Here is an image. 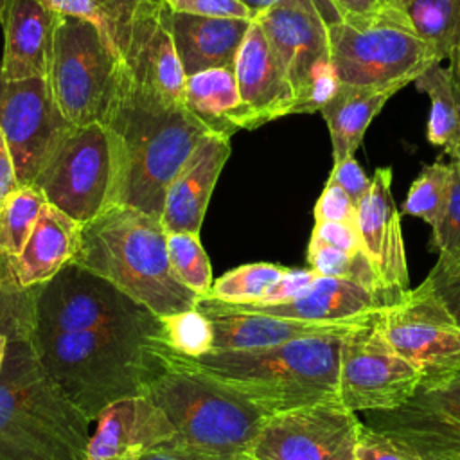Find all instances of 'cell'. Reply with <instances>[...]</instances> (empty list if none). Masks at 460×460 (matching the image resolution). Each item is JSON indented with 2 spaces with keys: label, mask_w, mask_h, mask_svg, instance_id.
<instances>
[{
  "label": "cell",
  "mask_w": 460,
  "mask_h": 460,
  "mask_svg": "<svg viewBox=\"0 0 460 460\" xmlns=\"http://www.w3.org/2000/svg\"><path fill=\"white\" fill-rule=\"evenodd\" d=\"M160 318L75 262L41 286L31 347L66 399L90 420L144 395L162 363Z\"/></svg>",
  "instance_id": "cell-1"
},
{
  "label": "cell",
  "mask_w": 460,
  "mask_h": 460,
  "mask_svg": "<svg viewBox=\"0 0 460 460\" xmlns=\"http://www.w3.org/2000/svg\"><path fill=\"white\" fill-rule=\"evenodd\" d=\"M102 122L117 153L113 205H128L160 219L167 187L210 131L185 106L140 88L119 65Z\"/></svg>",
  "instance_id": "cell-2"
},
{
  "label": "cell",
  "mask_w": 460,
  "mask_h": 460,
  "mask_svg": "<svg viewBox=\"0 0 460 460\" xmlns=\"http://www.w3.org/2000/svg\"><path fill=\"white\" fill-rule=\"evenodd\" d=\"M343 334L309 336L250 350H210L198 358L180 356L158 341L156 354L212 379L271 417L338 399Z\"/></svg>",
  "instance_id": "cell-3"
},
{
  "label": "cell",
  "mask_w": 460,
  "mask_h": 460,
  "mask_svg": "<svg viewBox=\"0 0 460 460\" xmlns=\"http://www.w3.org/2000/svg\"><path fill=\"white\" fill-rule=\"evenodd\" d=\"M72 262L106 279L158 318L194 309L199 298L172 273L160 219L128 205H113L83 225Z\"/></svg>",
  "instance_id": "cell-4"
},
{
  "label": "cell",
  "mask_w": 460,
  "mask_h": 460,
  "mask_svg": "<svg viewBox=\"0 0 460 460\" xmlns=\"http://www.w3.org/2000/svg\"><path fill=\"white\" fill-rule=\"evenodd\" d=\"M156 358L162 368L144 395L164 411L174 429L162 449L189 460H248L268 417L212 379L158 354Z\"/></svg>",
  "instance_id": "cell-5"
},
{
  "label": "cell",
  "mask_w": 460,
  "mask_h": 460,
  "mask_svg": "<svg viewBox=\"0 0 460 460\" xmlns=\"http://www.w3.org/2000/svg\"><path fill=\"white\" fill-rule=\"evenodd\" d=\"M90 420L38 361L31 341L9 343L0 372V460H83Z\"/></svg>",
  "instance_id": "cell-6"
},
{
  "label": "cell",
  "mask_w": 460,
  "mask_h": 460,
  "mask_svg": "<svg viewBox=\"0 0 460 460\" xmlns=\"http://www.w3.org/2000/svg\"><path fill=\"white\" fill-rule=\"evenodd\" d=\"M327 36L331 63L340 84L347 86L408 84L442 63L406 14L394 9L359 23H331Z\"/></svg>",
  "instance_id": "cell-7"
},
{
  "label": "cell",
  "mask_w": 460,
  "mask_h": 460,
  "mask_svg": "<svg viewBox=\"0 0 460 460\" xmlns=\"http://www.w3.org/2000/svg\"><path fill=\"white\" fill-rule=\"evenodd\" d=\"M117 72V58L90 22L58 14L45 81L68 124L102 122Z\"/></svg>",
  "instance_id": "cell-8"
},
{
  "label": "cell",
  "mask_w": 460,
  "mask_h": 460,
  "mask_svg": "<svg viewBox=\"0 0 460 460\" xmlns=\"http://www.w3.org/2000/svg\"><path fill=\"white\" fill-rule=\"evenodd\" d=\"M34 185L45 199L86 225L113 207L117 185V153L104 122L70 126Z\"/></svg>",
  "instance_id": "cell-9"
},
{
  "label": "cell",
  "mask_w": 460,
  "mask_h": 460,
  "mask_svg": "<svg viewBox=\"0 0 460 460\" xmlns=\"http://www.w3.org/2000/svg\"><path fill=\"white\" fill-rule=\"evenodd\" d=\"M377 313L341 338L338 399L356 413L394 410L420 385L419 370L390 345Z\"/></svg>",
  "instance_id": "cell-10"
},
{
  "label": "cell",
  "mask_w": 460,
  "mask_h": 460,
  "mask_svg": "<svg viewBox=\"0 0 460 460\" xmlns=\"http://www.w3.org/2000/svg\"><path fill=\"white\" fill-rule=\"evenodd\" d=\"M390 345L420 374V385L460 372V325L420 282L377 313Z\"/></svg>",
  "instance_id": "cell-11"
},
{
  "label": "cell",
  "mask_w": 460,
  "mask_h": 460,
  "mask_svg": "<svg viewBox=\"0 0 460 460\" xmlns=\"http://www.w3.org/2000/svg\"><path fill=\"white\" fill-rule=\"evenodd\" d=\"M363 422L338 399L266 419L248 460H356Z\"/></svg>",
  "instance_id": "cell-12"
},
{
  "label": "cell",
  "mask_w": 460,
  "mask_h": 460,
  "mask_svg": "<svg viewBox=\"0 0 460 460\" xmlns=\"http://www.w3.org/2000/svg\"><path fill=\"white\" fill-rule=\"evenodd\" d=\"M365 424L420 460H460V372L438 383L419 385L394 410L367 411Z\"/></svg>",
  "instance_id": "cell-13"
},
{
  "label": "cell",
  "mask_w": 460,
  "mask_h": 460,
  "mask_svg": "<svg viewBox=\"0 0 460 460\" xmlns=\"http://www.w3.org/2000/svg\"><path fill=\"white\" fill-rule=\"evenodd\" d=\"M70 126L54 104L45 77H0V129L20 185L34 183Z\"/></svg>",
  "instance_id": "cell-14"
},
{
  "label": "cell",
  "mask_w": 460,
  "mask_h": 460,
  "mask_svg": "<svg viewBox=\"0 0 460 460\" xmlns=\"http://www.w3.org/2000/svg\"><path fill=\"white\" fill-rule=\"evenodd\" d=\"M171 14L162 0H144L119 65L146 92L169 104L185 106L187 75L174 47Z\"/></svg>",
  "instance_id": "cell-15"
},
{
  "label": "cell",
  "mask_w": 460,
  "mask_h": 460,
  "mask_svg": "<svg viewBox=\"0 0 460 460\" xmlns=\"http://www.w3.org/2000/svg\"><path fill=\"white\" fill-rule=\"evenodd\" d=\"M392 176V167L376 169L370 189L358 207L361 244L390 296V304L410 289L401 212L394 201Z\"/></svg>",
  "instance_id": "cell-16"
},
{
  "label": "cell",
  "mask_w": 460,
  "mask_h": 460,
  "mask_svg": "<svg viewBox=\"0 0 460 460\" xmlns=\"http://www.w3.org/2000/svg\"><path fill=\"white\" fill-rule=\"evenodd\" d=\"M257 22L277 54L298 102L314 70L331 59L327 23L322 13L313 5L284 4L261 13Z\"/></svg>",
  "instance_id": "cell-17"
},
{
  "label": "cell",
  "mask_w": 460,
  "mask_h": 460,
  "mask_svg": "<svg viewBox=\"0 0 460 460\" xmlns=\"http://www.w3.org/2000/svg\"><path fill=\"white\" fill-rule=\"evenodd\" d=\"M174 435L164 411L146 395L108 406L95 420L83 460H140Z\"/></svg>",
  "instance_id": "cell-18"
},
{
  "label": "cell",
  "mask_w": 460,
  "mask_h": 460,
  "mask_svg": "<svg viewBox=\"0 0 460 460\" xmlns=\"http://www.w3.org/2000/svg\"><path fill=\"white\" fill-rule=\"evenodd\" d=\"M234 72L252 129L293 113L295 90L257 20L239 47Z\"/></svg>",
  "instance_id": "cell-19"
},
{
  "label": "cell",
  "mask_w": 460,
  "mask_h": 460,
  "mask_svg": "<svg viewBox=\"0 0 460 460\" xmlns=\"http://www.w3.org/2000/svg\"><path fill=\"white\" fill-rule=\"evenodd\" d=\"M230 137L208 133L167 187L160 223L167 234H199L212 190L230 156Z\"/></svg>",
  "instance_id": "cell-20"
},
{
  "label": "cell",
  "mask_w": 460,
  "mask_h": 460,
  "mask_svg": "<svg viewBox=\"0 0 460 460\" xmlns=\"http://www.w3.org/2000/svg\"><path fill=\"white\" fill-rule=\"evenodd\" d=\"M196 309L212 320L214 347L212 350H250L288 343L300 338L340 334L347 332L352 325L363 322H300L289 318L270 316L262 313H250L234 309L223 302L208 296L198 298ZM372 318V316H370ZM368 320V318H367Z\"/></svg>",
  "instance_id": "cell-21"
},
{
  "label": "cell",
  "mask_w": 460,
  "mask_h": 460,
  "mask_svg": "<svg viewBox=\"0 0 460 460\" xmlns=\"http://www.w3.org/2000/svg\"><path fill=\"white\" fill-rule=\"evenodd\" d=\"M56 22L58 13L45 0H5L0 23L4 29L2 79L45 77Z\"/></svg>",
  "instance_id": "cell-22"
},
{
  "label": "cell",
  "mask_w": 460,
  "mask_h": 460,
  "mask_svg": "<svg viewBox=\"0 0 460 460\" xmlns=\"http://www.w3.org/2000/svg\"><path fill=\"white\" fill-rule=\"evenodd\" d=\"M226 305L239 311L262 313L300 322L340 323L367 320L383 309L385 302L376 293L352 280L318 275L300 296L289 302L273 305Z\"/></svg>",
  "instance_id": "cell-23"
},
{
  "label": "cell",
  "mask_w": 460,
  "mask_h": 460,
  "mask_svg": "<svg viewBox=\"0 0 460 460\" xmlns=\"http://www.w3.org/2000/svg\"><path fill=\"white\" fill-rule=\"evenodd\" d=\"M81 232L79 221L47 201L23 250L16 257H9L18 284L32 288L49 282L77 255Z\"/></svg>",
  "instance_id": "cell-24"
},
{
  "label": "cell",
  "mask_w": 460,
  "mask_h": 460,
  "mask_svg": "<svg viewBox=\"0 0 460 460\" xmlns=\"http://www.w3.org/2000/svg\"><path fill=\"white\" fill-rule=\"evenodd\" d=\"M250 23L237 18L172 13V40L185 75L189 77L210 68H234Z\"/></svg>",
  "instance_id": "cell-25"
},
{
  "label": "cell",
  "mask_w": 460,
  "mask_h": 460,
  "mask_svg": "<svg viewBox=\"0 0 460 460\" xmlns=\"http://www.w3.org/2000/svg\"><path fill=\"white\" fill-rule=\"evenodd\" d=\"M406 84L347 86L340 84L334 97L322 108L332 146V164L354 156L374 117L392 95Z\"/></svg>",
  "instance_id": "cell-26"
},
{
  "label": "cell",
  "mask_w": 460,
  "mask_h": 460,
  "mask_svg": "<svg viewBox=\"0 0 460 460\" xmlns=\"http://www.w3.org/2000/svg\"><path fill=\"white\" fill-rule=\"evenodd\" d=\"M185 108L210 133L232 137L237 129H252L234 68H210L189 75Z\"/></svg>",
  "instance_id": "cell-27"
},
{
  "label": "cell",
  "mask_w": 460,
  "mask_h": 460,
  "mask_svg": "<svg viewBox=\"0 0 460 460\" xmlns=\"http://www.w3.org/2000/svg\"><path fill=\"white\" fill-rule=\"evenodd\" d=\"M413 84L431 102L426 126L428 142L444 147L451 158H456L460 147V115L449 68L442 66V63H433Z\"/></svg>",
  "instance_id": "cell-28"
},
{
  "label": "cell",
  "mask_w": 460,
  "mask_h": 460,
  "mask_svg": "<svg viewBox=\"0 0 460 460\" xmlns=\"http://www.w3.org/2000/svg\"><path fill=\"white\" fill-rule=\"evenodd\" d=\"M47 5L63 16H75L90 22L111 54L120 59L135 14L144 0H45Z\"/></svg>",
  "instance_id": "cell-29"
},
{
  "label": "cell",
  "mask_w": 460,
  "mask_h": 460,
  "mask_svg": "<svg viewBox=\"0 0 460 460\" xmlns=\"http://www.w3.org/2000/svg\"><path fill=\"white\" fill-rule=\"evenodd\" d=\"M402 13L440 61L460 43V0H406Z\"/></svg>",
  "instance_id": "cell-30"
},
{
  "label": "cell",
  "mask_w": 460,
  "mask_h": 460,
  "mask_svg": "<svg viewBox=\"0 0 460 460\" xmlns=\"http://www.w3.org/2000/svg\"><path fill=\"white\" fill-rule=\"evenodd\" d=\"M41 286L25 288L13 275L9 257H0V338L31 341L38 320Z\"/></svg>",
  "instance_id": "cell-31"
},
{
  "label": "cell",
  "mask_w": 460,
  "mask_h": 460,
  "mask_svg": "<svg viewBox=\"0 0 460 460\" xmlns=\"http://www.w3.org/2000/svg\"><path fill=\"white\" fill-rule=\"evenodd\" d=\"M47 203L38 185H18L0 199V257H16Z\"/></svg>",
  "instance_id": "cell-32"
},
{
  "label": "cell",
  "mask_w": 460,
  "mask_h": 460,
  "mask_svg": "<svg viewBox=\"0 0 460 460\" xmlns=\"http://www.w3.org/2000/svg\"><path fill=\"white\" fill-rule=\"evenodd\" d=\"M286 270V266L273 262H250L237 266L216 279L207 296L232 305L259 304Z\"/></svg>",
  "instance_id": "cell-33"
},
{
  "label": "cell",
  "mask_w": 460,
  "mask_h": 460,
  "mask_svg": "<svg viewBox=\"0 0 460 460\" xmlns=\"http://www.w3.org/2000/svg\"><path fill=\"white\" fill-rule=\"evenodd\" d=\"M167 255L176 279L194 291L199 298L210 293L214 284L212 268L199 234L172 232L167 234Z\"/></svg>",
  "instance_id": "cell-34"
},
{
  "label": "cell",
  "mask_w": 460,
  "mask_h": 460,
  "mask_svg": "<svg viewBox=\"0 0 460 460\" xmlns=\"http://www.w3.org/2000/svg\"><path fill=\"white\" fill-rule=\"evenodd\" d=\"M451 187V165L449 162L437 160L424 165L419 176L413 180L408 196L402 203V214L420 217L433 226L444 212Z\"/></svg>",
  "instance_id": "cell-35"
},
{
  "label": "cell",
  "mask_w": 460,
  "mask_h": 460,
  "mask_svg": "<svg viewBox=\"0 0 460 460\" xmlns=\"http://www.w3.org/2000/svg\"><path fill=\"white\" fill-rule=\"evenodd\" d=\"M160 325V341L180 356L198 358L214 347L212 320L196 307L162 316Z\"/></svg>",
  "instance_id": "cell-36"
},
{
  "label": "cell",
  "mask_w": 460,
  "mask_h": 460,
  "mask_svg": "<svg viewBox=\"0 0 460 460\" xmlns=\"http://www.w3.org/2000/svg\"><path fill=\"white\" fill-rule=\"evenodd\" d=\"M422 282L460 325V252L438 253L435 266Z\"/></svg>",
  "instance_id": "cell-37"
},
{
  "label": "cell",
  "mask_w": 460,
  "mask_h": 460,
  "mask_svg": "<svg viewBox=\"0 0 460 460\" xmlns=\"http://www.w3.org/2000/svg\"><path fill=\"white\" fill-rule=\"evenodd\" d=\"M451 187L442 216L431 226V244L438 253L460 252V162L451 160Z\"/></svg>",
  "instance_id": "cell-38"
},
{
  "label": "cell",
  "mask_w": 460,
  "mask_h": 460,
  "mask_svg": "<svg viewBox=\"0 0 460 460\" xmlns=\"http://www.w3.org/2000/svg\"><path fill=\"white\" fill-rule=\"evenodd\" d=\"M171 13H183L208 18L257 20V14L239 0H162Z\"/></svg>",
  "instance_id": "cell-39"
},
{
  "label": "cell",
  "mask_w": 460,
  "mask_h": 460,
  "mask_svg": "<svg viewBox=\"0 0 460 460\" xmlns=\"http://www.w3.org/2000/svg\"><path fill=\"white\" fill-rule=\"evenodd\" d=\"M316 221H336L358 225V207L350 196L332 181H327L313 208Z\"/></svg>",
  "instance_id": "cell-40"
},
{
  "label": "cell",
  "mask_w": 460,
  "mask_h": 460,
  "mask_svg": "<svg viewBox=\"0 0 460 460\" xmlns=\"http://www.w3.org/2000/svg\"><path fill=\"white\" fill-rule=\"evenodd\" d=\"M356 460H420L408 447L372 429L363 422L358 440Z\"/></svg>",
  "instance_id": "cell-41"
},
{
  "label": "cell",
  "mask_w": 460,
  "mask_h": 460,
  "mask_svg": "<svg viewBox=\"0 0 460 460\" xmlns=\"http://www.w3.org/2000/svg\"><path fill=\"white\" fill-rule=\"evenodd\" d=\"M318 277L316 271L311 268L300 270V268H288L286 273L277 280V284L266 293V296L259 304H248V305H273V304H284L296 296H300Z\"/></svg>",
  "instance_id": "cell-42"
},
{
  "label": "cell",
  "mask_w": 460,
  "mask_h": 460,
  "mask_svg": "<svg viewBox=\"0 0 460 460\" xmlns=\"http://www.w3.org/2000/svg\"><path fill=\"white\" fill-rule=\"evenodd\" d=\"M327 181H332L338 187H341L350 196V199L356 203V207H359V203L363 201V198L367 196V192L370 189L372 178H368L365 174V171L361 169V165L358 164V160L354 156H350V158L332 164Z\"/></svg>",
  "instance_id": "cell-43"
},
{
  "label": "cell",
  "mask_w": 460,
  "mask_h": 460,
  "mask_svg": "<svg viewBox=\"0 0 460 460\" xmlns=\"http://www.w3.org/2000/svg\"><path fill=\"white\" fill-rule=\"evenodd\" d=\"M313 239H318L325 244L336 246L349 253L363 252L359 226L349 223H336V221H316L311 232Z\"/></svg>",
  "instance_id": "cell-44"
},
{
  "label": "cell",
  "mask_w": 460,
  "mask_h": 460,
  "mask_svg": "<svg viewBox=\"0 0 460 460\" xmlns=\"http://www.w3.org/2000/svg\"><path fill=\"white\" fill-rule=\"evenodd\" d=\"M340 22L359 23L390 11L379 0H327Z\"/></svg>",
  "instance_id": "cell-45"
},
{
  "label": "cell",
  "mask_w": 460,
  "mask_h": 460,
  "mask_svg": "<svg viewBox=\"0 0 460 460\" xmlns=\"http://www.w3.org/2000/svg\"><path fill=\"white\" fill-rule=\"evenodd\" d=\"M239 2H243V4H244L248 9H252L257 16H259L261 13H264V11H268V9H273V7L284 5V4L313 5V7H316V9L322 13V16H323V20H325L327 25L340 22L338 16H336V13L332 11V7L329 5L327 0H239Z\"/></svg>",
  "instance_id": "cell-46"
},
{
  "label": "cell",
  "mask_w": 460,
  "mask_h": 460,
  "mask_svg": "<svg viewBox=\"0 0 460 460\" xmlns=\"http://www.w3.org/2000/svg\"><path fill=\"white\" fill-rule=\"evenodd\" d=\"M18 178H16V169L14 162L11 156V151L7 147L5 137L0 129V199L5 198L9 192H13L18 187Z\"/></svg>",
  "instance_id": "cell-47"
},
{
  "label": "cell",
  "mask_w": 460,
  "mask_h": 460,
  "mask_svg": "<svg viewBox=\"0 0 460 460\" xmlns=\"http://www.w3.org/2000/svg\"><path fill=\"white\" fill-rule=\"evenodd\" d=\"M449 61V74H451V81H453V90H455V97H456V104H458V115H460V43L455 47V50L451 52V56L447 58ZM451 160H458L460 162V147L456 153V158Z\"/></svg>",
  "instance_id": "cell-48"
},
{
  "label": "cell",
  "mask_w": 460,
  "mask_h": 460,
  "mask_svg": "<svg viewBox=\"0 0 460 460\" xmlns=\"http://www.w3.org/2000/svg\"><path fill=\"white\" fill-rule=\"evenodd\" d=\"M140 460H189V458H185L181 455H176V453H171L167 449L156 447V449H151V451L144 453Z\"/></svg>",
  "instance_id": "cell-49"
},
{
  "label": "cell",
  "mask_w": 460,
  "mask_h": 460,
  "mask_svg": "<svg viewBox=\"0 0 460 460\" xmlns=\"http://www.w3.org/2000/svg\"><path fill=\"white\" fill-rule=\"evenodd\" d=\"M383 5H386L388 9H394V11H401L402 13V9H404V4H406V0H379Z\"/></svg>",
  "instance_id": "cell-50"
},
{
  "label": "cell",
  "mask_w": 460,
  "mask_h": 460,
  "mask_svg": "<svg viewBox=\"0 0 460 460\" xmlns=\"http://www.w3.org/2000/svg\"><path fill=\"white\" fill-rule=\"evenodd\" d=\"M7 347H9V341H7L5 338H0V372H2V368H4V363H5Z\"/></svg>",
  "instance_id": "cell-51"
},
{
  "label": "cell",
  "mask_w": 460,
  "mask_h": 460,
  "mask_svg": "<svg viewBox=\"0 0 460 460\" xmlns=\"http://www.w3.org/2000/svg\"><path fill=\"white\" fill-rule=\"evenodd\" d=\"M4 9H5V0H0V23H2V16H4Z\"/></svg>",
  "instance_id": "cell-52"
}]
</instances>
